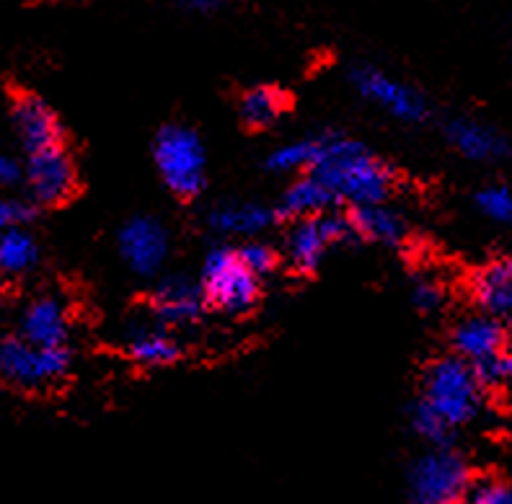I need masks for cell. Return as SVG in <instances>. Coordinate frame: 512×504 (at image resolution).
<instances>
[{"label": "cell", "instance_id": "obj_1", "mask_svg": "<svg viewBox=\"0 0 512 504\" xmlns=\"http://www.w3.org/2000/svg\"><path fill=\"white\" fill-rule=\"evenodd\" d=\"M311 174L319 176L339 202L355 207L383 202L394 187V171L347 135L319 137V156Z\"/></svg>", "mask_w": 512, "mask_h": 504}, {"label": "cell", "instance_id": "obj_2", "mask_svg": "<svg viewBox=\"0 0 512 504\" xmlns=\"http://www.w3.org/2000/svg\"><path fill=\"white\" fill-rule=\"evenodd\" d=\"M161 181L179 200H192L205 189L207 153L200 135L184 125H166L153 143Z\"/></svg>", "mask_w": 512, "mask_h": 504}, {"label": "cell", "instance_id": "obj_3", "mask_svg": "<svg viewBox=\"0 0 512 504\" xmlns=\"http://www.w3.org/2000/svg\"><path fill=\"white\" fill-rule=\"evenodd\" d=\"M481 391L484 383L479 380L474 365L461 357H443L427 368L422 401H427L456 430L479 414Z\"/></svg>", "mask_w": 512, "mask_h": 504}, {"label": "cell", "instance_id": "obj_4", "mask_svg": "<svg viewBox=\"0 0 512 504\" xmlns=\"http://www.w3.org/2000/svg\"><path fill=\"white\" fill-rule=\"evenodd\" d=\"M202 290L213 308L225 313H246L259 300V277L246 269L238 249L220 246L205 256Z\"/></svg>", "mask_w": 512, "mask_h": 504}, {"label": "cell", "instance_id": "obj_5", "mask_svg": "<svg viewBox=\"0 0 512 504\" xmlns=\"http://www.w3.org/2000/svg\"><path fill=\"white\" fill-rule=\"evenodd\" d=\"M471 484L474 481L466 461L448 448H435L422 455L409 473L414 504H466Z\"/></svg>", "mask_w": 512, "mask_h": 504}, {"label": "cell", "instance_id": "obj_6", "mask_svg": "<svg viewBox=\"0 0 512 504\" xmlns=\"http://www.w3.org/2000/svg\"><path fill=\"white\" fill-rule=\"evenodd\" d=\"M68 344L65 347H37L24 336H11L0 342V378L11 386L37 391L65 378L70 370Z\"/></svg>", "mask_w": 512, "mask_h": 504}, {"label": "cell", "instance_id": "obj_7", "mask_svg": "<svg viewBox=\"0 0 512 504\" xmlns=\"http://www.w3.org/2000/svg\"><path fill=\"white\" fill-rule=\"evenodd\" d=\"M350 83L365 101L383 109L388 117L406 122V125H419L430 114V106H427L425 96L419 94L412 83L401 81V78L386 73L378 65H355L350 70Z\"/></svg>", "mask_w": 512, "mask_h": 504}, {"label": "cell", "instance_id": "obj_8", "mask_svg": "<svg viewBox=\"0 0 512 504\" xmlns=\"http://www.w3.org/2000/svg\"><path fill=\"white\" fill-rule=\"evenodd\" d=\"M357 236L352 228L350 215H339V212H324V215H313V218H300L288 233V262L293 264L295 272L311 274L319 269L324 262L326 251L337 243L350 241Z\"/></svg>", "mask_w": 512, "mask_h": 504}, {"label": "cell", "instance_id": "obj_9", "mask_svg": "<svg viewBox=\"0 0 512 504\" xmlns=\"http://www.w3.org/2000/svg\"><path fill=\"white\" fill-rule=\"evenodd\" d=\"M26 187L37 205H65L78 189V171L63 145L34 150L26 161Z\"/></svg>", "mask_w": 512, "mask_h": 504}, {"label": "cell", "instance_id": "obj_10", "mask_svg": "<svg viewBox=\"0 0 512 504\" xmlns=\"http://www.w3.org/2000/svg\"><path fill=\"white\" fill-rule=\"evenodd\" d=\"M117 246L132 272L140 277H153L169 256V231L163 228L161 220L138 215L119 228Z\"/></svg>", "mask_w": 512, "mask_h": 504}, {"label": "cell", "instance_id": "obj_11", "mask_svg": "<svg viewBox=\"0 0 512 504\" xmlns=\"http://www.w3.org/2000/svg\"><path fill=\"white\" fill-rule=\"evenodd\" d=\"M205 290L187 277H169L150 293V313L161 326L197 324L205 308Z\"/></svg>", "mask_w": 512, "mask_h": 504}, {"label": "cell", "instance_id": "obj_12", "mask_svg": "<svg viewBox=\"0 0 512 504\" xmlns=\"http://www.w3.org/2000/svg\"><path fill=\"white\" fill-rule=\"evenodd\" d=\"M11 119L16 132H19L21 143L26 145L29 153L52 148V145H63V127H60V119L52 112L50 104L44 99H39L37 94H26V91H21V94L13 96Z\"/></svg>", "mask_w": 512, "mask_h": 504}, {"label": "cell", "instance_id": "obj_13", "mask_svg": "<svg viewBox=\"0 0 512 504\" xmlns=\"http://www.w3.org/2000/svg\"><path fill=\"white\" fill-rule=\"evenodd\" d=\"M453 349L461 360H466L474 368H481L500 357L507 349V331L500 318L487 316H469L458 321L453 329Z\"/></svg>", "mask_w": 512, "mask_h": 504}, {"label": "cell", "instance_id": "obj_14", "mask_svg": "<svg viewBox=\"0 0 512 504\" xmlns=\"http://www.w3.org/2000/svg\"><path fill=\"white\" fill-rule=\"evenodd\" d=\"M445 137H448V143L463 158H469V161L476 163L500 161V158H505L510 153L507 140L500 132L469 117L450 119L448 125H445Z\"/></svg>", "mask_w": 512, "mask_h": 504}, {"label": "cell", "instance_id": "obj_15", "mask_svg": "<svg viewBox=\"0 0 512 504\" xmlns=\"http://www.w3.org/2000/svg\"><path fill=\"white\" fill-rule=\"evenodd\" d=\"M471 295L481 313L510 321L512 318V259H494L471 277Z\"/></svg>", "mask_w": 512, "mask_h": 504}, {"label": "cell", "instance_id": "obj_16", "mask_svg": "<svg viewBox=\"0 0 512 504\" xmlns=\"http://www.w3.org/2000/svg\"><path fill=\"white\" fill-rule=\"evenodd\" d=\"M21 336L37 347H65L68 344V313L57 298H39L24 311Z\"/></svg>", "mask_w": 512, "mask_h": 504}, {"label": "cell", "instance_id": "obj_17", "mask_svg": "<svg viewBox=\"0 0 512 504\" xmlns=\"http://www.w3.org/2000/svg\"><path fill=\"white\" fill-rule=\"evenodd\" d=\"M277 212L267 210L254 202H233V205H218L210 210L207 223L220 236H259L267 231Z\"/></svg>", "mask_w": 512, "mask_h": 504}, {"label": "cell", "instance_id": "obj_18", "mask_svg": "<svg viewBox=\"0 0 512 504\" xmlns=\"http://www.w3.org/2000/svg\"><path fill=\"white\" fill-rule=\"evenodd\" d=\"M337 197L326 187L324 181L316 174H303L288 187L285 197L280 202L277 215L280 218H313V215H324L331 207L337 205Z\"/></svg>", "mask_w": 512, "mask_h": 504}, {"label": "cell", "instance_id": "obj_19", "mask_svg": "<svg viewBox=\"0 0 512 504\" xmlns=\"http://www.w3.org/2000/svg\"><path fill=\"white\" fill-rule=\"evenodd\" d=\"M127 352L140 368H166L182 355L174 336L163 326H138L127 334Z\"/></svg>", "mask_w": 512, "mask_h": 504}, {"label": "cell", "instance_id": "obj_20", "mask_svg": "<svg viewBox=\"0 0 512 504\" xmlns=\"http://www.w3.org/2000/svg\"><path fill=\"white\" fill-rule=\"evenodd\" d=\"M350 220L357 236H363L365 241L383 243V246H399L406 238V223L401 220V215L383 205V202L357 205L350 212Z\"/></svg>", "mask_w": 512, "mask_h": 504}, {"label": "cell", "instance_id": "obj_21", "mask_svg": "<svg viewBox=\"0 0 512 504\" xmlns=\"http://www.w3.org/2000/svg\"><path fill=\"white\" fill-rule=\"evenodd\" d=\"M288 112V96L275 86H256L241 96L238 114L249 130H267Z\"/></svg>", "mask_w": 512, "mask_h": 504}, {"label": "cell", "instance_id": "obj_22", "mask_svg": "<svg viewBox=\"0 0 512 504\" xmlns=\"http://www.w3.org/2000/svg\"><path fill=\"white\" fill-rule=\"evenodd\" d=\"M39 262V246L24 228L0 233V272L24 274Z\"/></svg>", "mask_w": 512, "mask_h": 504}, {"label": "cell", "instance_id": "obj_23", "mask_svg": "<svg viewBox=\"0 0 512 504\" xmlns=\"http://www.w3.org/2000/svg\"><path fill=\"white\" fill-rule=\"evenodd\" d=\"M319 156V137H306L275 148L267 156V168L275 174H295V171H308L311 174Z\"/></svg>", "mask_w": 512, "mask_h": 504}, {"label": "cell", "instance_id": "obj_24", "mask_svg": "<svg viewBox=\"0 0 512 504\" xmlns=\"http://www.w3.org/2000/svg\"><path fill=\"white\" fill-rule=\"evenodd\" d=\"M412 430L422 440L432 442L435 448H448L450 435H453V427L427 401H417L412 406Z\"/></svg>", "mask_w": 512, "mask_h": 504}, {"label": "cell", "instance_id": "obj_25", "mask_svg": "<svg viewBox=\"0 0 512 504\" xmlns=\"http://www.w3.org/2000/svg\"><path fill=\"white\" fill-rule=\"evenodd\" d=\"M476 207L484 218L494 223H512V189L505 184H492L476 192Z\"/></svg>", "mask_w": 512, "mask_h": 504}, {"label": "cell", "instance_id": "obj_26", "mask_svg": "<svg viewBox=\"0 0 512 504\" xmlns=\"http://www.w3.org/2000/svg\"><path fill=\"white\" fill-rule=\"evenodd\" d=\"M474 370L479 373V380L487 388L512 393V347H507L500 357H494L492 362Z\"/></svg>", "mask_w": 512, "mask_h": 504}, {"label": "cell", "instance_id": "obj_27", "mask_svg": "<svg viewBox=\"0 0 512 504\" xmlns=\"http://www.w3.org/2000/svg\"><path fill=\"white\" fill-rule=\"evenodd\" d=\"M238 256H241V262L246 264V269H249V272H254L259 280H262L264 274H269L272 269L277 267L275 249L262 241L244 243V246L238 249Z\"/></svg>", "mask_w": 512, "mask_h": 504}, {"label": "cell", "instance_id": "obj_28", "mask_svg": "<svg viewBox=\"0 0 512 504\" xmlns=\"http://www.w3.org/2000/svg\"><path fill=\"white\" fill-rule=\"evenodd\" d=\"M466 504H512V489L502 479H479L471 484Z\"/></svg>", "mask_w": 512, "mask_h": 504}, {"label": "cell", "instance_id": "obj_29", "mask_svg": "<svg viewBox=\"0 0 512 504\" xmlns=\"http://www.w3.org/2000/svg\"><path fill=\"white\" fill-rule=\"evenodd\" d=\"M34 218V205L16 197L0 194V231H11V228H24Z\"/></svg>", "mask_w": 512, "mask_h": 504}, {"label": "cell", "instance_id": "obj_30", "mask_svg": "<svg viewBox=\"0 0 512 504\" xmlns=\"http://www.w3.org/2000/svg\"><path fill=\"white\" fill-rule=\"evenodd\" d=\"M412 303L422 313L438 311L440 305H443V287L435 280H430V277H419L412 285Z\"/></svg>", "mask_w": 512, "mask_h": 504}, {"label": "cell", "instance_id": "obj_31", "mask_svg": "<svg viewBox=\"0 0 512 504\" xmlns=\"http://www.w3.org/2000/svg\"><path fill=\"white\" fill-rule=\"evenodd\" d=\"M24 179H26V168L21 166L16 158L0 156V189L19 187Z\"/></svg>", "mask_w": 512, "mask_h": 504}, {"label": "cell", "instance_id": "obj_32", "mask_svg": "<svg viewBox=\"0 0 512 504\" xmlns=\"http://www.w3.org/2000/svg\"><path fill=\"white\" fill-rule=\"evenodd\" d=\"M225 3H228V0H182V6L194 13H215L220 11Z\"/></svg>", "mask_w": 512, "mask_h": 504}]
</instances>
